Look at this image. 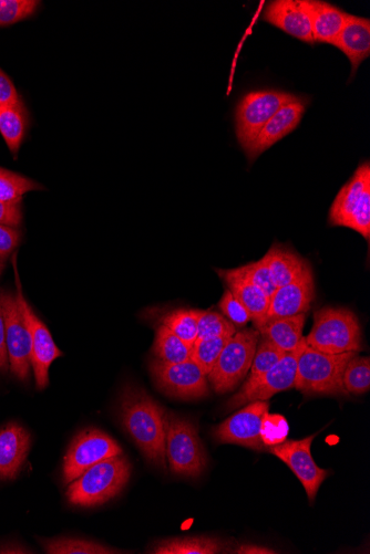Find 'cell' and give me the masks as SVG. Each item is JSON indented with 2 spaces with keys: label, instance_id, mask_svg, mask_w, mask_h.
I'll list each match as a JSON object with an SVG mask.
<instances>
[{
  "label": "cell",
  "instance_id": "1",
  "mask_svg": "<svg viewBox=\"0 0 370 554\" xmlns=\"http://www.w3.org/2000/svg\"><path fill=\"white\" fill-rule=\"evenodd\" d=\"M162 407L136 384L123 386L119 399L120 422L147 461L167 469L166 433Z\"/></svg>",
  "mask_w": 370,
  "mask_h": 554
},
{
  "label": "cell",
  "instance_id": "2",
  "mask_svg": "<svg viewBox=\"0 0 370 554\" xmlns=\"http://www.w3.org/2000/svg\"><path fill=\"white\" fill-rule=\"evenodd\" d=\"M357 352L328 354L307 346L298 353L294 388L305 395H349L343 385L346 364Z\"/></svg>",
  "mask_w": 370,
  "mask_h": 554
},
{
  "label": "cell",
  "instance_id": "3",
  "mask_svg": "<svg viewBox=\"0 0 370 554\" xmlns=\"http://www.w3.org/2000/svg\"><path fill=\"white\" fill-rule=\"evenodd\" d=\"M130 476L131 465L123 454L105 459L69 484L68 501L85 508L104 505L125 489Z\"/></svg>",
  "mask_w": 370,
  "mask_h": 554
},
{
  "label": "cell",
  "instance_id": "4",
  "mask_svg": "<svg viewBox=\"0 0 370 554\" xmlns=\"http://www.w3.org/2000/svg\"><path fill=\"white\" fill-rule=\"evenodd\" d=\"M163 422L170 472L185 478L200 477L208 466V456L197 426L169 410H164Z\"/></svg>",
  "mask_w": 370,
  "mask_h": 554
},
{
  "label": "cell",
  "instance_id": "5",
  "mask_svg": "<svg viewBox=\"0 0 370 554\" xmlns=\"http://www.w3.org/2000/svg\"><path fill=\"white\" fill-rule=\"evenodd\" d=\"M305 342L308 347L328 354L362 351L361 323L352 310L324 307L314 313L313 328Z\"/></svg>",
  "mask_w": 370,
  "mask_h": 554
},
{
  "label": "cell",
  "instance_id": "6",
  "mask_svg": "<svg viewBox=\"0 0 370 554\" xmlns=\"http://www.w3.org/2000/svg\"><path fill=\"white\" fill-rule=\"evenodd\" d=\"M328 224L351 228L370 239V164L362 163L336 195L328 212Z\"/></svg>",
  "mask_w": 370,
  "mask_h": 554
},
{
  "label": "cell",
  "instance_id": "7",
  "mask_svg": "<svg viewBox=\"0 0 370 554\" xmlns=\"http://www.w3.org/2000/svg\"><path fill=\"white\" fill-rule=\"evenodd\" d=\"M259 341L260 332L254 328L236 332L226 343L208 374L215 392L225 394L238 388L251 369Z\"/></svg>",
  "mask_w": 370,
  "mask_h": 554
},
{
  "label": "cell",
  "instance_id": "8",
  "mask_svg": "<svg viewBox=\"0 0 370 554\" xmlns=\"http://www.w3.org/2000/svg\"><path fill=\"white\" fill-rule=\"evenodd\" d=\"M296 94L279 90L253 91L241 99L235 111L236 138L244 153L258 138L264 125L286 104L301 100Z\"/></svg>",
  "mask_w": 370,
  "mask_h": 554
},
{
  "label": "cell",
  "instance_id": "9",
  "mask_svg": "<svg viewBox=\"0 0 370 554\" xmlns=\"http://www.w3.org/2000/svg\"><path fill=\"white\" fill-rule=\"evenodd\" d=\"M150 372L157 388L174 399L199 400L209 394L208 375L193 360L171 364L154 358Z\"/></svg>",
  "mask_w": 370,
  "mask_h": 554
},
{
  "label": "cell",
  "instance_id": "10",
  "mask_svg": "<svg viewBox=\"0 0 370 554\" xmlns=\"http://www.w3.org/2000/svg\"><path fill=\"white\" fill-rule=\"evenodd\" d=\"M0 305L5 319L9 370L18 380L27 381L32 369V339L26 320L16 295L2 292Z\"/></svg>",
  "mask_w": 370,
  "mask_h": 554
},
{
  "label": "cell",
  "instance_id": "11",
  "mask_svg": "<svg viewBox=\"0 0 370 554\" xmlns=\"http://www.w3.org/2000/svg\"><path fill=\"white\" fill-rule=\"evenodd\" d=\"M123 454L115 439L104 432L86 430L80 433L70 445L64 461L65 484L73 483L90 467L113 456Z\"/></svg>",
  "mask_w": 370,
  "mask_h": 554
},
{
  "label": "cell",
  "instance_id": "12",
  "mask_svg": "<svg viewBox=\"0 0 370 554\" xmlns=\"http://www.w3.org/2000/svg\"><path fill=\"white\" fill-rule=\"evenodd\" d=\"M15 276L17 285V300L20 309H22L27 327L32 339V368L35 374L36 385L39 390H44L49 384V369L58 358L63 357V352L59 350L51 337L46 324L36 315L32 307L24 297L22 286L17 274L16 261Z\"/></svg>",
  "mask_w": 370,
  "mask_h": 554
},
{
  "label": "cell",
  "instance_id": "13",
  "mask_svg": "<svg viewBox=\"0 0 370 554\" xmlns=\"http://www.w3.org/2000/svg\"><path fill=\"white\" fill-rule=\"evenodd\" d=\"M269 409L270 405L267 401L246 404L244 409L214 427L213 438L219 444H234L253 451H264L266 447L261 438V424Z\"/></svg>",
  "mask_w": 370,
  "mask_h": 554
},
{
  "label": "cell",
  "instance_id": "14",
  "mask_svg": "<svg viewBox=\"0 0 370 554\" xmlns=\"http://www.w3.org/2000/svg\"><path fill=\"white\" fill-rule=\"evenodd\" d=\"M314 438L315 435L300 439V441H287L286 439L279 445L267 447V451L280 458L291 468L303 485L310 503H314L318 490L330 475L328 470L318 467L314 462L311 452Z\"/></svg>",
  "mask_w": 370,
  "mask_h": 554
},
{
  "label": "cell",
  "instance_id": "15",
  "mask_svg": "<svg viewBox=\"0 0 370 554\" xmlns=\"http://www.w3.org/2000/svg\"><path fill=\"white\" fill-rule=\"evenodd\" d=\"M300 347L294 352L285 353L279 363L275 364L261 379L249 388L241 389L236 393L228 402V410L233 411L256 401H269L275 394L293 389Z\"/></svg>",
  "mask_w": 370,
  "mask_h": 554
},
{
  "label": "cell",
  "instance_id": "16",
  "mask_svg": "<svg viewBox=\"0 0 370 554\" xmlns=\"http://www.w3.org/2000/svg\"><path fill=\"white\" fill-rule=\"evenodd\" d=\"M261 18L305 44H315L307 0H274L265 6Z\"/></svg>",
  "mask_w": 370,
  "mask_h": 554
},
{
  "label": "cell",
  "instance_id": "17",
  "mask_svg": "<svg viewBox=\"0 0 370 554\" xmlns=\"http://www.w3.org/2000/svg\"><path fill=\"white\" fill-rule=\"evenodd\" d=\"M315 299L313 271L290 285L277 288L271 297L270 307L263 320L255 326L280 318L303 315L310 311Z\"/></svg>",
  "mask_w": 370,
  "mask_h": 554
},
{
  "label": "cell",
  "instance_id": "18",
  "mask_svg": "<svg viewBox=\"0 0 370 554\" xmlns=\"http://www.w3.org/2000/svg\"><path fill=\"white\" fill-rule=\"evenodd\" d=\"M307 101L301 100L286 104L264 125L258 138L245 152L250 162H254L265 151L287 137L300 125L306 111Z\"/></svg>",
  "mask_w": 370,
  "mask_h": 554
},
{
  "label": "cell",
  "instance_id": "19",
  "mask_svg": "<svg viewBox=\"0 0 370 554\" xmlns=\"http://www.w3.org/2000/svg\"><path fill=\"white\" fill-rule=\"evenodd\" d=\"M30 435L23 426L10 423L0 428V480H13L28 457Z\"/></svg>",
  "mask_w": 370,
  "mask_h": 554
},
{
  "label": "cell",
  "instance_id": "20",
  "mask_svg": "<svg viewBox=\"0 0 370 554\" xmlns=\"http://www.w3.org/2000/svg\"><path fill=\"white\" fill-rule=\"evenodd\" d=\"M333 46L343 51L355 76L359 66L370 56V22L368 18L348 14L346 24Z\"/></svg>",
  "mask_w": 370,
  "mask_h": 554
},
{
  "label": "cell",
  "instance_id": "21",
  "mask_svg": "<svg viewBox=\"0 0 370 554\" xmlns=\"http://www.w3.org/2000/svg\"><path fill=\"white\" fill-rule=\"evenodd\" d=\"M276 288L292 284L311 273L310 263L289 246L274 243L263 257Z\"/></svg>",
  "mask_w": 370,
  "mask_h": 554
},
{
  "label": "cell",
  "instance_id": "22",
  "mask_svg": "<svg viewBox=\"0 0 370 554\" xmlns=\"http://www.w3.org/2000/svg\"><path fill=\"white\" fill-rule=\"evenodd\" d=\"M307 5L310 9L315 43L332 45L344 28L348 13L322 0H307Z\"/></svg>",
  "mask_w": 370,
  "mask_h": 554
},
{
  "label": "cell",
  "instance_id": "23",
  "mask_svg": "<svg viewBox=\"0 0 370 554\" xmlns=\"http://www.w3.org/2000/svg\"><path fill=\"white\" fill-rule=\"evenodd\" d=\"M306 313L303 315L275 319L256 328L260 337L270 341L284 353H291L301 346Z\"/></svg>",
  "mask_w": 370,
  "mask_h": 554
},
{
  "label": "cell",
  "instance_id": "24",
  "mask_svg": "<svg viewBox=\"0 0 370 554\" xmlns=\"http://www.w3.org/2000/svg\"><path fill=\"white\" fill-rule=\"evenodd\" d=\"M215 271L228 286L232 295L249 311L254 327L258 326L269 310L271 298L249 281L226 274L224 269H215Z\"/></svg>",
  "mask_w": 370,
  "mask_h": 554
},
{
  "label": "cell",
  "instance_id": "25",
  "mask_svg": "<svg viewBox=\"0 0 370 554\" xmlns=\"http://www.w3.org/2000/svg\"><path fill=\"white\" fill-rule=\"evenodd\" d=\"M226 551L225 543L218 538L193 536L160 540L154 543L152 554H218Z\"/></svg>",
  "mask_w": 370,
  "mask_h": 554
},
{
  "label": "cell",
  "instance_id": "26",
  "mask_svg": "<svg viewBox=\"0 0 370 554\" xmlns=\"http://www.w3.org/2000/svg\"><path fill=\"white\" fill-rule=\"evenodd\" d=\"M27 124V113L23 101L16 106H0V133L13 154H16L22 145Z\"/></svg>",
  "mask_w": 370,
  "mask_h": 554
},
{
  "label": "cell",
  "instance_id": "27",
  "mask_svg": "<svg viewBox=\"0 0 370 554\" xmlns=\"http://www.w3.org/2000/svg\"><path fill=\"white\" fill-rule=\"evenodd\" d=\"M192 348L163 324L157 328L152 352L154 358L171 364L191 360Z\"/></svg>",
  "mask_w": 370,
  "mask_h": 554
},
{
  "label": "cell",
  "instance_id": "28",
  "mask_svg": "<svg viewBox=\"0 0 370 554\" xmlns=\"http://www.w3.org/2000/svg\"><path fill=\"white\" fill-rule=\"evenodd\" d=\"M201 310L177 309L167 312L160 319V324L171 330L192 348L198 339V323Z\"/></svg>",
  "mask_w": 370,
  "mask_h": 554
},
{
  "label": "cell",
  "instance_id": "29",
  "mask_svg": "<svg viewBox=\"0 0 370 554\" xmlns=\"http://www.w3.org/2000/svg\"><path fill=\"white\" fill-rule=\"evenodd\" d=\"M44 550L49 554H113L120 553L101 543L75 539L57 538L41 540Z\"/></svg>",
  "mask_w": 370,
  "mask_h": 554
},
{
  "label": "cell",
  "instance_id": "30",
  "mask_svg": "<svg viewBox=\"0 0 370 554\" xmlns=\"http://www.w3.org/2000/svg\"><path fill=\"white\" fill-rule=\"evenodd\" d=\"M344 389L348 394L362 395L370 389V359L357 353L346 364L343 374Z\"/></svg>",
  "mask_w": 370,
  "mask_h": 554
},
{
  "label": "cell",
  "instance_id": "31",
  "mask_svg": "<svg viewBox=\"0 0 370 554\" xmlns=\"http://www.w3.org/2000/svg\"><path fill=\"white\" fill-rule=\"evenodd\" d=\"M284 354V352L276 348L270 341L260 337L258 349H256L251 365L249 378L242 386V389L249 388V386L261 379L275 364L279 363Z\"/></svg>",
  "mask_w": 370,
  "mask_h": 554
},
{
  "label": "cell",
  "instance_id": "32",
  "mask_svg": "<svg viewBox=\"0 0 370 554\" xmlns=\"http://www.w3.org/2000/svg\"><path fill=\"white\" fill-rule=\"evenodd\" d=\"M224 270L226 274L249 281L250 284L259 287L270 298L277 289L272 279L269 267H267L263 258L239 268Z\"/></svg>",
  "mask_w": 370,
  "mask_h": 554
},
{
  "label": "cell",
  "instance_id": "33",
  "mask_svg": "<svg viewBox=\"0 0 370 554\" xmlns=\"http://www.w3.org/2000/svg\"><path fill=\"white\" fill-rule=\"evenodd\" d=\"M41 188L43 187L22 175L0 169V202H20L26 193Z\"/></svg>",
  "mask_w": 370,
  "mask_h": 554
},
{
  "label": "cell",
  "instance_id": "34",
  "mask_svg": "<svg viewBox=\"0 0 370 554\" xmlns=\"http://www.w3.org/2000/svg\"><path fill=\"white\" fill-rule=\"evenodd\" d=\"M231 338L218 337L198 339L193 344L191 360L197 363L205 374L208 375L215 362L219 359L226 343H228Z\"/></svg>",
  "mask_w": 370,
  "mask_h": 554
},
{
  "label": "cell",
  "instance_id": "35",
  "mask_svg": "<svg viewBox=\"0 0 370 554\" xmlns=\"http://www.w3.org/2000/svg\"><path fill=\"white\" fill-rule=\"evenodd\" d=\"M235 333L234 324L221 313L211 310L201 312L198 323V339L231 338Z\"/></svg>",
  "mask_w": 370,
  "mask_h": 554
},
{
  "label": "cell",
  "instance_id": "36",
  "mask_svg": "<svg viewBox=\"0 0 370 554\" xmlns=\"http://www.w3.org/2000/svg\"><path fill=\"white\" fill-rule=\"evenodd\" d=\"M289 433L290 426L284 416L269 412L264 415L261 424V438L266 448L285 442Z\"/></svg>",
  "mask_w": 370,
  "mask_h": 554
},
{
  "label": "cell",
  "instance_id": "37",
  "mask_svg": "<svg viewBox=\"0 0 370 554\" xmlns=\"http://www.w3.org/2000/svg\"><path fill=\"white\" fill-rule=\"evenodd\" d=\"M38 5L35 0H0V26L12 25L33 15Z\"/></svg>",
  "mask_w": 370,
  "mask_h": 554
},
{
  "label": "cell",
  "instance_id": "38",
  "mask_svg": "<svg viewBox=\"0 0 370 554\" xmlns=\"http://www.w3.org/2000/svg\"><path fill=\"white\" fill-rule=\"evenodd\" d=\"M223 316L228 318L235 327H244L251 321L250 313L242 303L236 299L229 289H226L219 302Z\"/></svg>",
  "mask_w": 370,
  "mask_h": 554
},
{
  "label": "cell",
  "instance_id": "39",
  "mask_svg": "<svg viewBox=\"0 0 370 554\" xmlns=\"http://www.w3.org/2000/svg\"><path fill=\"white\" fill-rule=\"evenodd\" d=\"M20 242V234L14 227L0 225V260L14 252Z\"/></svg>",
  "mask_w": 370,
  "mask_h": 554
},
{
  "label": "cell",
  "instance_id": "40",
  "mask_svg": "<svg viewBox=\"0 0 370 554\" xmlns=\"http://www.w3.org/2000/svg\"><path fill=\"white\" fill-rule=\"evenodd\" d=\"M22 221L20 202H0V225L17 228Z\"/></svg>",
  "mask_w": 370,
  "mask_h": 554
},
{
  "label": "cell",
  "instance_id": "41",
  "mask_svg": "<svg viewBox=\"0 0 370 554\" xmlns=\"http://www.w3.org/2000/svg\"><path fill=\"white\" fill-rule=\"evenodd\" d=\"M20 100L19 94L12 80L3 70H0V106H16Z\"/></svg>",
  "mask_w": 370,
  "mask_h": 554
},
{
  "label": "cell",
  "instance_id": "42",
  "mask_svg": "<svg viewBox=\"0 0 370 554\" xmlns=\"http://www.w3.org/2000/svg\"><path fill=\"white\" fill-rule=\"evenodd\" d=\"M9 370V359L6 346V329H5V319L0 305V372L6 373Z\"/></svg>",
  "mask_w": 370,
  "mask_h": 554
},
{
  "label": "cell",
  "instance_id": "43",
  "mask_svg": "<svg viewBox=\"0 0 370 554\" xmlns=\"http://www.w3.org/2000/svg\"><path fill=\"white\" fill-rule=\"evenodd\" d=\"M232 553H238V554H275L277 553L275 550L254 545V543H244V545H241L238 549H235Z\"/></svg>",
  "mask_w": 370,
  "mask_h": 554
},
{
  "label": "cell",
  "instance_id": "44",
  "mask_svg": "<svg viewBox=\"0 0 370 554\" xmlns=\"http://www.w3.org/2000/svg\"><path fill=\"white\" fill-rule=\"evenodd\" d=\"M3 263H2V260H0V274H2V271H3Z\"/></svg>",
  "mask_w": 370,
  "mask_h": 554
}]
</instances>
